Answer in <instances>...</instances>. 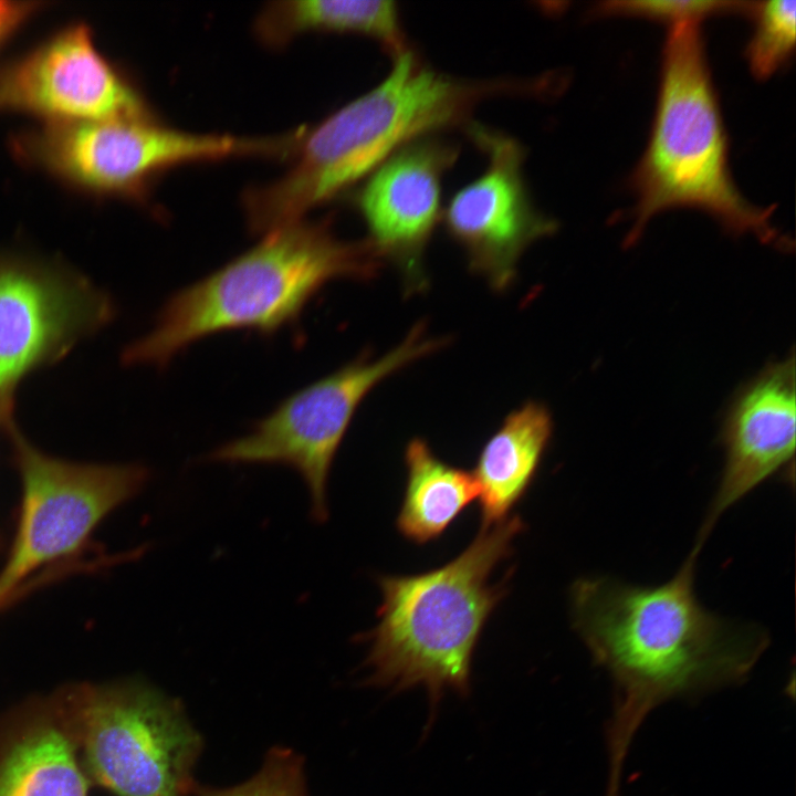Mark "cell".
I'll return each instance as SVG.
<instances>
[{"mask_svg":"<svg viewBox=\"0 0 796 796\" xmlns=\"http://www.w3.org/2000/svg\"><path fill=\"white\" fill-rule=\"evenodd\" d=\"M553 433L548 409L528 401L507 415L483 446L474 471L481 528L507 519L536 476Z\"/></svg>","mask_w":796,"mask_h":796,"instance_id":"obj_16","label":"cell"},{"mask_svg":"<svg viewBox=\"0 0 796 796\" xmlns=\"http://www.w3.org/2000/svg\"><path fill=\"white\" fill-rule=\"evenodd\" d=\"M0 108L45 122L151 117L138 91L97 50L82 22L0 64Z\"/></svg>","mask_w":796,"mask_h":796,"instance_id":"obj_12","label":"cell"},{"mask_svg":"<svg viewBox=\"0 0 796 796\" xmlns=\"http://www.w3.org/2000/svg\"><path fill=\"white\" fill-rule=\"evenodd\" d=\"M464 129L486 165L479 177L453 193L441 219L464 251L471 271L501 292L513 283L523 252L552 235L557 222L532 200L523 172V145L473 122Z\"/></svg>","mask_w":796,"mask_h":796,"instance_id":"obj_11","label":"cell"},{"mask_svg":"<svg viewBox=\"0 0 796 796\" xmlns=\"http://www.w3.org/2000/svg\"><path fill=\"white\" fill-rule=\"evenodd\" d=\"M524 523L511 516L480 528L454 559L432 570L378 577V624L364 635L369 648L366 684L394 692L422 687L432 706L446 691H470L474 649L490 615L506 594L491 585L495 566L512 553Z\"/></svg>","mask_w":796,"mask_h":796,"instance_id":"obj_4","label":"cell"},{"mask_svg":"<svg viewBox=\"0 0 796 796\" xmlns=\"http://www.w3.org/2000/svg\"><path fill=\"white\" fill-rule=\"evenodd\" d=\"M700 549L654 587L586 577L570 588L573 627L621 691L618 711L642 719L672 695L743 678L767 645L760 629L704 608L694 590Z\"/></svg>","mask_w":796,"mask_h":796,"instance_id":"obj_1","label":"cell"},{"mask_svg":"<svg viewBox=\"0 0 796 796\" xmlns=\"http://www.w3.org/2000/svg\"><path fill=\"white\" fill-rule=\"evenodd\" d=\"M621 765V760L611 758V773L609 777L607 796H618Z\"/></svg>","mask_w":796,"mask_h":796,"instance_id":"obj_23","label":"cell"},{"mask_svg":"<svg viewBox=\"0 0 796 796\" xmlns=\"http://www.w3.org/2000/svg\"><path fill=\"white\" fill-rule=\"evenodd\" d=\"M43 4L41 1L0 0V45Z\"/></svg>","mask_w":796,"mask_h":796,"instance_id":"obj_22","label":"cell"},{"mask_svg":"<svg viewBox=\"0 0 796 796\" xmlns=\"http://www.w3.org/2000/svg\"><path fill=\"white\" fill-rule=\"evenodd\" d=\"M56 691L92 786L113 796H187L202 739L178 700L137 679Z\"/></svg>","mask_w":796,"mask_h":796,"instance_id":"obj_6","label":"cell"},{"mask_svg":"<svg viewBox=\"0 0 796 796\" xmlns=\"http://www.w3.org/2000/svg\"><path fill=\"white\" fill-rule=\"evenodd\" d=\"M753 30L746 46L752 73L768 78L790 59L795 48L796 2L772 0L752 2L747 11Z\"/></svg>","mask_w":796,"mask_h":796,"instance_id":"obj_19","label":"cell"},{"mask_svg":"<svg viewBox=\"0 0 796 796\" xmlns=\"http://www.w3.org/2000/svg\"><path fill=\"white\" fill-rule=\"evenodd\" d=\"M187 796H307L303 761L286 747H273L248 781L227 788L193 784Z\"/></svg>","mask_w":796,"mask_h":796,"instance_id":"obj_20","label":"cell"},{"mask_svg":"<svg viewBox=\"0 0 796 796\" xmlns=\"http://www.w3.org/2000/svg\"><path fill=\"white\" fill-rule=\"evenodd\" d=\"M459 153L457 144L437 135L419 138L376 167L356 193L366 240L397 268L407 294L428 285L425 251L442 217L443 176Z\"/></svg>","mask_w":796,"mask_h":796,"instance_id":"obj_13","label":"cell"},{"mask_svg":"<svg viewBox=\"0 0 796 796\" xmlns=\"http://www.w3.org/2000/svg\"><path fill=\"white\" fill-rule=\"evenodd\" d=\"M9 434L22 483L15 535L0 570V605L24 591L44 566L80 553L95 527L138 494L148 480L140 464H88L43 453L12 425Z\"/></svg>","mask_w":796,"mask_h":796,"instance_id":"obj_9","label":"cell"},{"mask_svg":"<svg viewBox=\"0 0 796 796\" xmlns=\"http://www.w3.org/2000/svg\"><path fill=\"white\" fill-rule=\"evenodd\" d=\"M114 316L109 296L71 269L0 258V428L14 425L15 392L27 375L60 360Z\"/></svg>","mask_w":796,"mask_h":796,"instance_id":"obj_10","label":"cell"},{"mask_svg":"<svg viewBox=\"0 0 796 796\" xmlns=\"http://www.w3.org/2000/svg\"><path fill=\"white\" fill-rule=\"evenodd\" d=\"M751 2L711 0H637L606 1L594 7L598 15L643 18L671 28L698 24L711 17L747 13Z\"/></svg>","mask_w":796,"mask_h":796,"instance_id":"obj_21","label":"cell"},{"mask_svg":"<svg viewBox=\"0 0 796 796\" xmlns=\"http://www.w3.org/2000/svg\"><path fill=\"white\" fill-rule=\"evenodd\" d=\"M794 355L764 368L735 397L722 430L724 467L694 546L715 523L765 480L792 468L795 454Z\"/></svg>","mask_w":796,"mask_h":796,"instance_id":"obj_14","label":"cell"},{"mask_svg":"<svg viewBox=\"0 0 796 796\" xmlns=\"http://www.w3.org/2000/svg\"><path fill=\"white\" fill-rule=\"evenodd\" d=\"M174 294L153 328L123 353L128 365L164 366L192 343L232 329L275 333L337 279L367 280L381 260L367 240L338 238L329 220H300Z\"/></svg>","mask_w":796,"mask_h":796,"instance_id":"obj_3","label":"cell"},{"mask_svg":"<svg viewBox=\"0 0 796 796\" xmlns=\"http://www.w3.org/2000/svg\"><path fill=\"white\" fill-rule=\"evenodd\" d=\"M20 159L80 189L140 197L160 170L189 161L275 156L274 137L193 134L148 118L45 122L11 142Z\"/></svg>","mask_w":796,"mask_h":796,"instance_id":"obj_7","label":"cell"},{"mask_svg":"<svg viewBox=\"0 0 796 796\" xmlns=\"http://www.w3.org/2000/svg\"><path fill=\"white\" fill-rule=\"evenodd\" d=\"M376 86L304 134L292 167L245 195L251 230L266 233L363 181L395 151L422 137L471 123L483 101L533 96L544 78L462 80L434 70L411 48L391 57Z\"/></svg>","mask_w":796,"mask_h":796,"instance_id":"obj_2","label":"cell"},{"mask_svg":"<svg viewBox=\"0 0 796 796\" xmlns=\"http://www.w3.org/2000/svg\"><path fill=\"white\" fill-rule=\"evenodd\" d=\"M91 786L56 690L0 716V796H88Z\"/></svg>","mask_w":796,"mask_h":796,"instance_id":"obj_15","label":"cell"},{"mask_svg":"<svg viewBox=\"0 0 796 796\" xmlns=\"http://www.w3.org/2000/svg\"><path fill=\"white\" fill-rule=\"evenodd\" d=\"M636 202L627 244L672 208H694L732 234H752L778 250L793 248L773 210L750 202L729 166V142L698 24L671 28L662 52L650 136L631 177Z\"/></svg>","mask_w":796,"mask_h":796,"instance_id":"obj_5","label":"cell"},{"mask_svg":"<svg viewBox=\"0 0 796 796\" xmlns=\"http://www.w3.org/2000/svg\"><path fill=\"white\" fill-rule=\"evenodd\" d=\"M407 481L397 528L407 540L426 544L440 537L478 498L472 474L439 459L429 444L413 438L406 447Z\"/></svg>","mask_w":796,"mask_h":796,"instance_id":"obj_18","label":"cell"},{"mask_svg":"<svg viewBox=\"0 0 796 796\" xmlns=\"http://www.w3.org/2000/svg\"><path fill=\"white\" fill-rule=\"evenodd\" d=\"M313 30L368 36L379 42L391 57L410 48L394 1H281L264 9L256 21L259 35L272 44Z\"/></svg>","mask_w":796,"mask_h":796,"instance_id":"obj_17","label":"cell"},{"mask_svg":"<svg viewBox=\"0 0 796 796\" xmlns=\"http://www.w3.org/2000/svg\"><path fill=\"white\" fill-rule=\"evenodd\" d=\"M444 345V338L428 335L418 323L383 356H362L294 392L249 433L214 449L208 460L294 469L306 485L311 516L325 522L332 463L359 404L380 381Z\"/></svg>","mask_w":796,"mask_h":796,"instance_id":"obj_8","label":"cell"}]
</instances>
